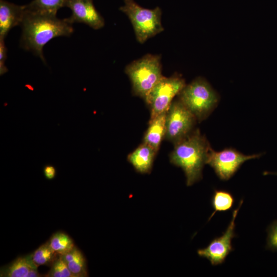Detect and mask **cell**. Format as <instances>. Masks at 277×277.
I'll return each instance as SVG.
<instances>
[{
	"instance_id": "1",
	"label": "cell",
	"mask_w": 277,
	"mask_h": 277,
	"mask_svg": "<svg viewBox=\"0 0 277 277\" xmlns=\"http://www.w3.org/2000/svg\"><path fill=\"white\" fill-rule=\"evenodd\" d=\"M21 26L22 47L32 52L44 63V46L55 37L69 36L74 31L72 24L66 18L60 19L56 15L32 11L26 7Z\"/></svg>"
},
{
	"instance_id": "24",
	"label": "cell",
	"mask_w": 277,
	"mask_h": 277,
	"mask_svg": "<svg viewBox=\"0 0 277 277\" xmlns=\"http://www.w3.org/2000/svg\"><path fill=\"white\" fill-rule=\"evenodd\" d=\"M41 276L37 271V268H32L29 270L27 277H39Z\"/></svg>"
},
{
	"instance_id": "17",
	"label": "cell",
	"mask_w": 277,
	"mask_h": 277,
	"mask_svg": "<svg viewBox=\"0 0 277 277\" xmlns=\"http://www.w3.org/2000/svg\"><path fill=\"white\" fill-rule=\"evenodd\" d=\"M48 242L51 248L59 255L68 253L75 247L72 239L61 231L54 233Z\"/></svg>"
},
{
	"instance_id": "2",
	"label": "cell",
	"mask_w": 277,
	"mask_h": 277,
	"mask_svg": "<svg viewBox=\"0 0 277 277\" xmlns=\"http://www.w3.org/2000/svg\"><path fill=\"white\" fill-rule=\"evenodd\" d=\"M174 145L169 155L170 161L183 169L186 184L191 186L201 180L202 169L211 147L198 129Z\"/></svg>"
},
{
	"instance_id": "4",
	"label": "cell",
	"mask_w": 277,
	"mask_h": 277,
	"mask_svg": "<svg viewBox=\"0 0 277 277\" xmlns=\"http://www.w3.org/2000/svg\"><path fill=\"white\" fill-rule=\"evenodd\" d=\"M120 10L126 14L132 25L137 41L141 44L164 31L161 23L162 10L144 8L134 0H123Z\"/></svg>"
},
{
	"instance_id": "15",
	"label": "cell",
	"mask_w": 277,
	"mask_h": 277,
	"mask_svg": "<svg viewBox=\"0 0 277 277\" xmlns=\"http://www.w3.org/2000/svg\"><path fill=\"white\" fill-rule=\"evenodd\" d=\"M61 255L75 277L88 276L86 260L82 252L76 246L68 253Z\"/></svg>"
},
{
	"instance_id": "10",
	"label": "cell",
	"mask_w": 277,
	"mask_h": 277,
	"mask_svg": "<svg viewBox=\"0 0 277 277\" xmlns=\"http://www.w3.org/2000/svg\"><path fill=\"white\" fill-rule=\"evenodd\" d=\"M65 7L71 10V15L66 18L71 24L83 23L95 30L105 25L104 19L95 9L92 0H67Z\"/></svg>"
},
{
	"instance_id": "14",
	"label": "cell",
	"mask_w": 277,
	"mask_h": 277,
	"mask_svg": "<svg viewBox=\"0 0 277 277\" xmlns=\"http://www.w3.org/2000/svg\"><path fill=\"white\" fill-rule=\"evenodd\" d=\"M33 262L31 254L17 258L7 266L1 273V276L6 277H27L29 270L37 268Z\"/></svg>"
},
{
	"instance_id": "25",
	"label": "cell",
	"mask_w": 277,
	"mask_h": 277,
	"mask_svg": "<svg viewBox=\"0 0 277 277\" xmlns=\"http://www.w3.org/2000/svg\"><path fill=\"white\" fill-rule=\"evenodd\" d=\"M264 174H277V172H265Z\"/></svg>"
},
{
	"instance_id": "9",
	"label": "cell",
	"mask_w": 277,
	"mask_h": 277,
	"mask_svg": "<svg viewBox=\"0 0 277 277\" xmlns=\"http://www.w3.org/2000/svg\"><path fill=\"white\" fill-rule=\"evenodd\" d=\"M242 203L241 200L239 207L233 211L232 219L223 235L213 240L206 248L197 251L199 256L208 259L212 265L223 263L226 256L233 250L231 240L235 236V220Z\"/></svg>"
},
{
	"instance_id": "13",
	"label": "cell",
	"mask_w": 277,
	"mask_h": 277,
	"mask_svg": "<svg viewBox=\"0 0 277 277\" xmlns=\"http://www.w3.org/2000/svg\"><path fill=\"white\" fill-rule=\"evenodd\" d=\"M166 113L150 120L149 127L144 136L143 143L157 152L166 134Z\"/></svg>"
},
{
	"instance_id": "21",
	"label": "cell",
	"mask_w": 277,
	"mask_h": 277,
	"mask_svg": "<svg viewBox=\"0 0 277 277\" xmlns=\"http://www.w3.org/2000/svg\"><path fill=\"white\" fill-rule=\"evenodd\" d=\"M267 244L269 248L277 250V222L274 223L269 230Z\"/></svg>"
},
{
	"instance_id": "7",
	"label": "cell",
	"mask_w": 277,
	"mask_h": 277,
	"mask_svg": "<svg viewBox=\"0 0 277 277\" xmlns=\"http://www.w3.org/2000/svg\"><path fill=\"white\" fill-rule=\"evenodd\" d=\"M196 120L179 99L172 101L166 114L165 138L176 144L191 133Z\"/></svg>"
},
{
	"instance_id": "22",
	"label": "cell",
	"mask_w": 277,
	"mask_h": 277,
	"mask_svg": "<svg viewBox=\"0 0 277 277\" xmlns=\"http://www.w3.org/2000/svg\"><path fill=\"white\" fill-rule=\"evenodd\" d=\"M7 49L5 46L4 39L0 38V74L2 75L8 71L5 65L7 59Z\"/></svg>"
},
{
	"instance_id": "11",
	"label": "cell",
	"mask_w": 277,
	"mask_h": 277,
	"mask_svg": "<svg viewBox=\"0 0 277 277\" xmlns=\"http://www.w3.org/2000/svg\"><path fill=\"white\" fill-rule=\"evenodd\" d=\"M25 11V5H17L0 0V38L5 39L12 28L21 26Z\"/></svg>"
},
{
	"instance_id": "18",
	"label": "cell",
	"mask_w": 277,
	"mask_h": 277,
	"mask_svg": "<svg viewBox=\"0 0 277 277\" xmlns=\"http://www.w3.org/2000/svg\"><path fill=\"white\" fill-rule=\"evenodd\" d=\"M234 199L230 192L225 190H215L213 194L211 203L214 211L210 216V220L217 211H226L233 206Z\"/></svg>"
},
{
	"instance_id": "12",
	"label": "cell",
	"mask_w": 277,
	"mask_h": 277,
	"mask_svg": "<svg viewBox=\"0 0 277 277\" xmlns=\"http://www.w3.org/2000/svg\"><path fill=\"white\" fill-rule=\"evenodd\" d=\"M157 152L148 144L143 142L128 154L127 160L136 171L141 173H150Z\"/></svg>"
},
{
	"instance_id": "3",
	"label": "cell",
	"mask_w": 277,
	"mask_h": 277,
	"mask_svg": "<svg viewBox=\"0 0 277 277\" xmlns=\"http://www.w3.org/2000/svg\"><path fill=\"white\" fill-rule=\"evenodd\" d=\"M125 73L131 81L133 94L145 100L163 76L161 56L146 54L128 65L125 68Z\"/></svg>"
},
{
	"instance_id": "23",
	"label": "cell",
	"mask_w": 277,
	"mask_h": 277,
	"mask_svg": "<svg viewBox=\"0 0 277 277\" xmlns=\"http://www.w3.org/2000/svg\"><path fill=\"white\" fill-rule=\"evenodd\" d=\"M43 171L45 177L48 180H52L56 177V169L52 165H46L44 166Z\"/></svg>"
},
{
	"instance_id": "6",
	"label": "cell",
	"mask_w": 277,
	"mask_h": 277,
	"mask_svg": "<svg viewBox=\"0 0 277 277\" xmlns=\"http://www.w3.org/2000/svg\"><path fill=\"white\" fill-rule=\"evenodd\" d=\"M185 86V80L179 75L174 74L169 77L163 76L145 100L150 106V120L166 113L173 98Z\"/></svg>"
},
{
	"instance_id": "16",
	"label": "cell",
	"mask_w": 277,
	"mask_h": 277,
	"mask_svg": "<svg viewBox=\"0 0 277 277\" xmlns=\"http://www.w3.org/2000/svg\"><path fill=\"white\" fill-rule=\"evenodd\" d=\"M67 0H33L25 5L30 11L56 15L57 11L65 7Z\"/></svg>"
},
{
	"instance_id": "20",
	"label": "cell",
	"mask_w": 277,
	"mask_h": 277,
	"mask_svg": "<svg viewBox=\"0 0 277 277\" xmlns=\"http://www.w3.org/2000/svg\"><path fill=\"white\" fill-rule=\"evenodd\" d=\"M45 276L75 277L70 271L61 255L59 254L51 264V268Z\"/></svg>"
},
{
	"instance_id": "19",
	"label": "cell",
	"mask_w": 277,
	"mask_h": 277,
	"mask_svg": "<svg viewBox=\"0 0 277 277\" xmlns=\"http://www.w3.org/2000/svg\"><path fill=\"white\" fill-rule=\"evenodd\" d=\"M58 254L50 247L48 241L40 246L31 254L33 262L37 266L49 265L52 263Z\"/></svg>"
},
{
	"instance_id": "8",
	"label": "cell",
	"mask_w": 277,
	"mask_h": 277,
	"mask_svg": "<svg viewBox=\"0 0 277 277\" xmlns=\"http://www.w3.org/2000/svg\"><path fill=\"white\" fill-rule=\"evenodd\" d=\"M261 154L245 155L233 148H226L216 152L210 149L206 160L222 180L230 179L246 161L259 157Z\"/></svg>"
},
{
	"instance_id": "5",
	"label": "cell",
	"mask_w": 277,
	"mask_h": 277,
	"mask_svg": "<svg viewBox=\"0 0 277 277\" xmlns=\"http://www.w3.org/2000/svg\"><path fill=\"white\" fill-rule=\"evenodd\" d=\"M179 95V100L199 122L209 115L219 101L216 92L201 77L186 85Z\"/></svg>"
}]
</instances>
